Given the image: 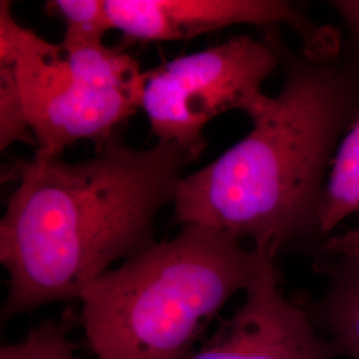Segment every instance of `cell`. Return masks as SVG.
I'll list each match as a JSON object with an SVG mask.
<instances>
[{
	"instance_id": "6da1fadb",
	"label": "cell",
	"mask_w": 359,
	"mask_h": 359,
	"mask_svg": "<svg viewBox=\"0 0 359 359\" xmlns=\"http://www.w3.org/2000/svg\"><path fill=\"white\" fill-rule=\"evenodd\" d=\"M191 163L179 145L135 149L120 135L86 161L38 154L16 161L4 176L18 185L0 221L3 318L77 299L114 262L154 245L157 215L173 204Z\"/></svg>"
},
{
	"instance_id": "7a4b0ae2",
	"label": "cell",
	"mask_w": 359,
	"mask_h": 359,
	"mask_svg": "<svg viewBox=\"0 0 359 359\" xmlns=\"http://www.w3.org/2000/svg\"><path fill=\"white\" fill-rule=\"evenodd\" d=\"M281 51V43H280ZM285 81L253 128L215 161L184 176L173 201L180 225L224 231L277 257L310 229L334 154L359 112L357 80L332 62L283 56Z\"/></svg>"
},
{
	"instance_id": "3957f363",
	"label": "cell",
	"mask_w": 359,
	"mask_h": 359,
	"mask_svg": "<svg viewBox=\"0 0 359 359\" xmlns=\"http://www.w3.org/2000/svg\"><path fill=\"white\" fill-rule=\"evenodd\" d=\"M266 257L224 231L182 225L176 237L108 270L79 295L92 353L97 359L187 358Z\"/></svg>"
},
{
	"instance_id": "277c9868",
	"label": "cell",
	"mask_w": 359,
	"mask_h": 359,
	"mask_svg": "<svg viewBox=\"0 0 359 359\" xmlns=\"http://www.w3.org/2000/svg\"><path fill=\"white\" fill-rule=\"evenodd\" d=\"M274 28L262 40L236 36L147 71L142 109L157 142L179 145L196 161L213 118L231 111L252 121L261 115L270 102L262 86L281 63Z\"/></svg>"
},
{
	"instance_id": "5b68a950",
	"label": "cell",
	"mask_w": 359,
	"mask_h": 359,
	"mask_svg": "<svg viewBox=\"0 0 359 359\" xmlns=\"http://www.w3.org/2000/svg\"><path fill=\"white\" fill-rule=\"evenodd\" d=\"M65 50L69 83L28 112L36 154L48 157L80 140L93 142L96 151L112 142L142 108L147 81V72L123 48L96 43Z\"/></svg>"
},
{
	"instance_id": "8992f818",
	"label": "cell",
	"mask_w": 359,
	"mask_h": 359,
	"mask_svg": "<svg viewBox=\"0 0 359 359\" xmlns=\"http://www.w3.org/2000/svg\"><path fill=\"white\" fill-rule=\"evenodd\" d=\"M114 29L129 41L156 43L196 38L241 25L273 28L287 25L302 40V56L332 62L338 32L317 26L283 0H105Z\"/></svg>"
},
{
	"instance_id": "52a82bcc",
	"label": "cell",
	"mask_w": 359,
	"mask_h": 359,
	"mask_svg": "<svg viewBox=\"0 0 359 359\" xmlns=\"http://www.w3.org/2000/svg\"><path fill=\"white\" fill-rule=\"evenodd\" d=\"M276 258L266 257L245 301L217 332L185 359H334L333 344L317 329L306 308L283 297Z\"/></svg>"
},
{
	"instance_id": "ba28073f",
	"label": "cell",
	"mask_w": 359,
	"mask_h": 359,
	"mask_svg": "<svg viewBox=\"0 0 359 359\" xmlns=\"http://www.w3.org/2000/svg\"><path fill=\"white\" fill-rule=\"evenodd\" d=\"M318 270L327 287L320 299L302 305L339 357L359 359V258H335Z\"/></svg>"
},
{
	"instance_id": "9c48e42d",
	"label": "cell",
	"mask_w": 359,
	"mask_h": 359,
	"mask_svg": "<svg viewBox=\"0 0 359 359\" xmlns=\"http://www.w3.org/2000/svg\"><path fill=\"white\" fill-rule=\"evenodd\" d=\"M359 215V112L339 142L322 196L318 231L327 233Z\"/></svg>"
},
{
	"instance_id": "30bf717a",
	"label": "cell",
	"mask_w": 359,
	"mask_h": 359,
	"mask_svg": "<svg viewBox=\"0 0 359 359\" xmlns=\"http://www.w3.org/2000/svg\"><path fill=\"white\" fill-rule=\"evenodd\" d=\"M44 8L65 23V48L104 43L105 34L114 29L105 0H50Z\"/></svg>"
},
{
	"instance_id": "8fae6325",
	"label": "cell",
	"mask_w": 359,
	"mask_h": 359,
	"mask_svg": "<svg viewBox=\"0 0 359 359\" xmlns=\"http://www.w3.org/2000/svg\"><path fill=\"white\" fill-rule=\"evenodd\" d=\"M47 321L34 326L18 344L0 348V359H79L68 338L71 322Z\"/></svg>"
},
{
	"instance_id": "7c38bea8",
	"label": "cell",
	"mask_w": 359,
	"mask_h": 359,
	"mask_svg": "<svg viewBox=\"0 0 359 359\" xmlns=\"http://www.w3.org/2000/svg\"><path fill=\"white\" fill-rule=\"evenodd\" d=\"M16 142L36 145L11 65H0V149Z\"/></svg>"
},
{
	"instance_id": "4fadbf2b",
	"label": "cell",
	"mask_w": 359,
	"mask_h": 359,
	"mask_svg": "<svg viewBox=\"0 0 359 359\" xmlns=\"http://www.w3.org/2000/svg\"><path fill=\"white\" fill-rule=\"evenodd\" d=\"M325 250L335 258H359V224L350 231L330 237L325 244Z\"/></svg>"
},
{
	"instance_id": "5bb4252c",
	"label": "cell",
	"mask_w": 359,
	"mask_h": 359,
	"mask_svg": "<svg viewBox=\"0 0 359 359\" xmlns=\"http://www.w3.org/2000/svg\"><path fill=\"white\" fill-rule=\"evenodd\" d=\"M330 4L346 25L359 48V0H333Z\"/></svg>"
}]
</instances>
